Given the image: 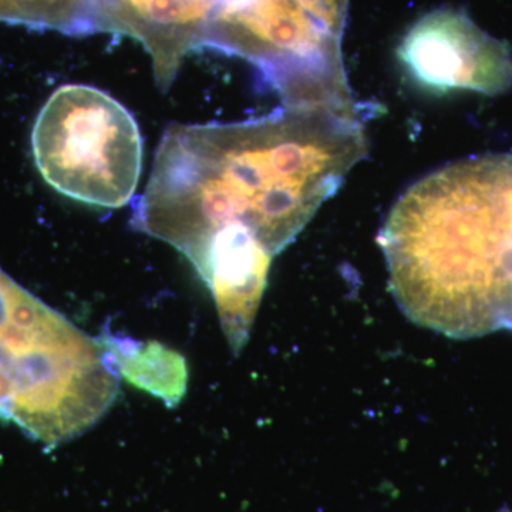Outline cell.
<instances>
[{
    "instance_id": "obj_5",
    "label": "cell",
    "mask_w": 512,
    "mask_h": 512,
    "mask_svg": "<svg viewBox=\"0 0 512 512\" xmlns=\"http://www.w3.org/2000/svg\"><path fill=\"white\" fill-rule=\"evenodd\" d=\"M37 170L60 194L94 207L120 208L136 192L143 140L130 111L86 84L57 89L32 131Z\"/></svg>"
},
{
    "instance_id": "obj_3",
    "label": "cell",
    "mask_w": 512,
    "mask_h": 512,
    "mask_svg": "<svg viewBox=\"0 0 512 512\" xmlns=\"http://www.w3.org/2000/svg\"><path fill=\"white\" fill-rule=\"evenodd\" d=\"M119 389L99 338L0 268V419L53 450L92 429Z\"/></svg>"
},
{
    "instance_id": "obj_4",
    "label": "cell",
    "mask_w": 512,
    "mask_h": 512,
    "mask_svg": "<svg viewBox=\"0 0 512 512\" xmlns=\"http://www.w3.org/2000/svg\"><path fill=\"white\" fill-rule=\"evenodd\" d=\"M195 50L254 64L285 106H338L353 94L342 43L349 0H165Z\"/></svg>"
},
{
    "instance_id": "obj_6",
    "label": "cell",
    "mask_w": 512,
    "mask_h": 512,
    "mask_svg": "<svg viewBox=\"0 0 512 512\" xmlns=\"http://www.w3.org/2000/svg\"><path fill=\"white\" fill-rule=\"evenodd\" d=\"M399 59L429 89L498 96L512 89V49L463 10H431L403 37Z\"/></svg>"
},
{
    "instance_id": "obj_8",
    "label": "cell",
    "mask_w": 512,
    "mask_h": 512,
    "mask_svg": "<svg viewBox=\"0 0 512 512\" xmlns=\"http://www.w3.org/2000/svg\"><path fill=\"white\" fill-rule=\"evenodd\" d=\"M501 512H512V511L505 510V511H501Z\"/></svg>"
},
{
    "instance_id": "obj_2",
    "label": "cell",
    "mask_w": 512,
    "mask_h": 512,
    "mask_svg": "<svg viewBox=\"0 0 512 512\" xmlns=\"http://www.w3.org/2000/svg\"><path fill=\"white\" fill-rule=\"evenodd\" d=\"M379 244L407 318L448 338L512 332V154L457 161L413 184Z\"/></svg>"
},
{
    "instance_id": "obj_1",
    "label": "cell",
    "mask_w": 512,
    "mask_h": 512,
    "mask_svg": "<svg viewBox=\"0 0 512 512\" xmlns=\"http://www.w3.org/2000/svg\"><path fill=\"white\" fill-rule=\"evenodd\" d=\"M363 119L285 106L241 123L165 130L131 225L191 262L228 338H248L272 259L365 158Z\"/></svg>"
},
{
    "instance_id": "obj_7",
    "label": "cell",
    "mask_w": 512,
    "mask_h": 512,
    "mask_svg": "<svg viewBox=\"0 0 512 512\" xmlns=\"http://www.w3.org/2000/svg\"><path fill=\"white\" fill-rule=\"evenodd\" d=\"M117 375L174 409L187 393L184 356L160 342H140L106 332L99 338Z\"/></svg>"
}]
</instances>
